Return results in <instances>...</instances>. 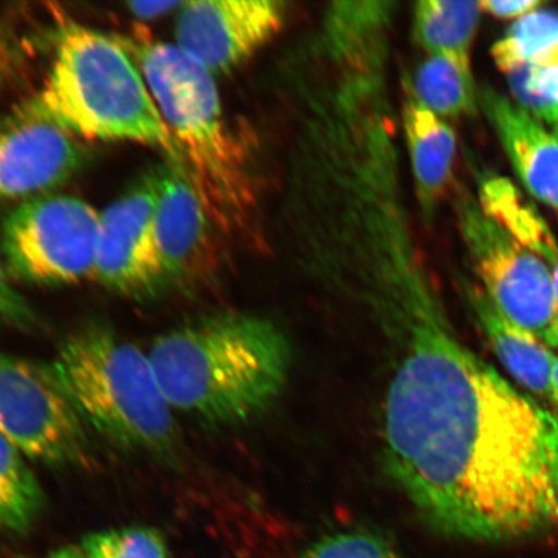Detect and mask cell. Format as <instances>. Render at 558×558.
<instances>
[{"label": "cell", "mask_w": 558, "mask_h": 558, "mask_svg": "<svg viewBox=\"0 0 558 558\" xmlns=\"http://www.w3.org/2000/svg\"><path fill=\"white\" fill-rule=\"evenodd\" d=\"M399 353L383 451L421 518L451 538L520 543L558 534V418L453 331L430 271L367 300Z\"/></svg>", "instance_id": "6da1fadb"}, {"label": "cell", "mask_w": 558, "mask_h": 558, "mask_svg": "<svg viewBox=\"0 0 558 558\" xmlns=\"http://www.w3.org/2000/svg\"><path fill=\"white\" fill-rule=\"evenodd\" d=\"M172 409L213 427L243 424L283 393L291 345L268 318L208 314L160 333L148 352Z\"/></svg>", "instance_id": "7a4b0ae2"}, {"label": "cell", "mask_w": 558, "mask_h": 558, "mask_svg": "<svg viewBox=\"0 0 558 558\" xmlns=\"http://www.w3.org/2000/svg\"><path fill=\"white\" fill-rule=\"evenodd\" d=\"M118 38L142 70L181 166L215 226L226 235H253L259 225V186L247 149L228 124L216 76L174 45Z\"/></svg>", "instance_id": "3957f363"}, {"label": "cell", "mask_w": 558, "mask_h": 558, "mask_svg": "<svg viewBox=\"0 0 558 558\" xmlns=\"http://www.w3.org/2000/svg\"><path fill=\"white\" fill-rule=\"evenodd\" d=\"M56 41L50 73L21 113L75 137L148 145L181 165L142 70L120 38L69 24Z\"/></svg>", "instance_id": "277c9868"}, {"label": "cell", "mask_w": 558, "mask_h": 558, "mask_svg": "<svg viewBox=\"0 0 558 558\" xmlns=\"http://www.w3.org/2000/svg\"><path fill=\"white\" fill-rule=\"evenodd\" d=\"M50 366L86 427L125 450L178 456L174 410L148 353L110 327L89 324L62 341Z\"/></svg>", "instance_id": "5b68a950"}, {"label": "cell", "mask_w": 558, "mask_h": 558, "mask_svg": "<svg viewBox=\"0 0 558 558\" xmlns=\"http://www.w3.org/2000/svg\"><path fill=\"white\" fill-rule=\"evenodd\" d=\"M456 215L485 295L504 316L558 351V303L546 264L488 215L471 192L457 194Z\"/></svg>", "instance_id": "8992f818"}, {"label": "cell", "mask_w": 558, "mask_h": 558, "mask_svg": "<svg viewBox=\"0 0 558 558\" xmlns=\"http://www.w3.org/2000/svg\"><path fill=\"white\" fill-rule=\"evenodd\" d=\"M100 213L73 195H39L5 216L2 247L9 275L37 284L94 277Z\"/></svg>", "instance_id": "52a82bcc"}, {"label": "cell", "mask_w": 558, "mask_h": 558, "mask_svg": "<svg viewBox=\"0 0 558 558\" xmlns=\"http://www.w3.org/2000/svg\"><path fill=\"white\" fill-rule=\"evenodd\" d=\"M0 430L26 458L51 466L87 462L86 425L50 365L0 351Z\"/></svg>", "instance_id": "ba28073f"}, {"label": "cell", "mask_w": 558, "mask_h": 558, "mask_svg": "<svg viewBox=\"0 0 558 558\" xmlns=\"http://www.w3.org/2000/svg\"><path fill=\"white\" fill-rule=\"evenodd\" d=\"M158 167L146 171L100 214L94 278L135 298L155 296L167 279L156 241Z\"/></svg>", "instance_id": "9c48e42d"}, {"label": "cell", "mask_w": 558, "mask_h": 558, "mask_svg": "<svg viewBox=\"0 0 558 558\" xmlns=\"http://www.w3.org/2000/svg\"><path fill=\"white\" fill-rule=\"evenodd\" d=\"M289 3L282 0H194L179 11V50L215 76L229 74L282 32Z\"/></svg>", "instance_id": "30bf717a"}, {"label": "cell", "mask_w": 558, "mask_h": 558, "mask_svg": "<svg viewBox=\"0 0 558 558\" xmlns=\"http://www.w3.org/2000/svg\"><path fill=\"white\" fill-rule=\"evenodd\" d=\"M157 167L155 228L167 284L197 289L211 282L221 269L220 230L184 167L169 159Z\"/></svg>", "instance_id": "8fae6325"}, {"label": "cell", "mask_w": 558, "mask_h": 558, "mask_svg": "<svg viewBox=\"0 0 558 558\" xmlns=\"http://www.w3.org/2000/svg\"><path fill=\"white\" fill-rule=\"evenodd\" d=\"M89 153L78 137L16 110L0 118V199H32L83 170Z\"/></svg>", "instance_id": "7c38bea8"}, {"label": "cell", "mask_w": 558, "mask_h": 558, "mask_svg": "<svg viewBox=\"0 0 558 558\" xmlns=\"http://www.w3.org/2000/svg\"><path fill=\"white\" fill-rule=\"evenodd\" d=\"M478 105L527 192L558 209V140L499 90L483 86Z\"/></svg>", "instance_id": "4fadbf2b"}, {"label": "cell", "mask_w": 558, "mask_h": 558, "mask_svg": "<svg viewBox=\"0 0 558 558\" xmlns=\"http://www.w3.org/2000/svg\"><path fill=\"white\" fill-rule=\"evenodd\" d=\"M402 83L401 135L407 146L418 213L423 222L432 226L452 179L458 138L448 121L425 108L411 93L408 83Z\"/></svg>", "instance_id": "5bb4252c"}, {"label": "cell", "mask_w": 558, "mask_h": 558, "mask_svg": "<svg viewBox=\"0 0 558 558\" xmlns=\"http://www.w3.org/2000/svg\"><path fill=\"white\" fill-rule=\"evenodd\" d=\"M464 292L480 330L501 365L523 388L548 401L554 349L504 316L478 284H464Z\"/></svg>", "instance_id": "9a60e30c"}, {"label": "cell", "mask_w": 558, "mask_h": 558, "mask_svg": "<svg viewBox=\"0 0 558 558\" xmlns=\"http://www.w3.org/2000/svg\"><path fill=\"white\" fill-rule=\"evenodd\" d=\"M476 197L488 215L546 264L558 303V242L538 209L511 181L498 174L480 178Z\"/></svg>", "instance_id": "2e32d148"}, {"label": "cell", "mask_w": 558, "mask_h": 558, "mask_svg": "<svg viewBox=\"0 0 558 558\" xmlns=\"http://www.w3.org/2000/svg\"><path fill=\"white\" fill-rule=\"evenodd\" d=\"M403 81L425 108L444 120L472 116L480 107L471 64L452 56L425 54L414 76Z\"/></svg>", "instance_id": "e0dca14e"}, {"label": "cell", "mask_w": 558, "mask_h": 558, "mask_svg": "<svg viewBox=\"0 0 558 558\" xmlns=\"http://www.w3.org/2000/svg\"><path fill=\"white\" fill-rule=\"evenodd\" d=\"M481 12L478 2L422 0L413 11L415 44L425 54H449L471 64Z\"/></svg>", "instance_id": "ac0fdd59"}, {"label": "cell", "mask_w": 558, "mask_h": 558, "mask_svg": "<svg viewBox=\"0 0 558 558\" xmlns=\"http://www.w3.org/2000/svg\"><path fill=\"white\" fill-rule=\"evenodd\" d=\"M25 456L0 430V527L23 534L44 511V488Z\"/></svg>", "instance_id": "d6986e66"}, {"label": "cell", "mask_w": 558, "mask_h": 558, "mask_svg": "<svg viewBox=\"0 0 558 558\" xmlns=\"http://www.w3.org/2000/svg\"><path fill=\"white\" fill-rule=\"evenodd\" d=\"M495 65L506 75L523 66L558 62V11L536 10L515 20L492 47Z\"/></svg>", "instance_id": "ffe728a7"}, {"label": "cell", "mask_w": 558, "mask_h": 558, "mask_svg": "<svg viewBox=\"0 0 558 558\" xmlns=\"http://www.w3.org/2000/svg\"><path fill=\"white\" fill-rule=\"evenodd\" d=\"M87 558H171L165 536L148 526H124L90 533L82 542Z\"/></svg>", "instance_id": "44dd1931"}, {"label": "cell", "mask_w": 558, "mask_h": 558, "mask_svg": "<svg viewBox=\"0 0 558 558\" xmlns=\"http://www.w3.org/2000/svg\"><path fill=\"white\" fill-rule=\"evenodd\" d=\"M507 80L513 101L529 114L549 125L558 120V62L515 69Z\"/></svg>", "instance_id": "7402d4cb"}, {"label": "cell", "mask_w": 558, "mask_h": 558, "mask_svg": "<svg viewBox=\"0 0 558 558\" xmlns=\"http://www.w3.org/2000/svg\"><path fill=\"white\" fill-rule=\"evenodd\" d=\"M299 558H403L386 536L367 529H345L310 544Z\"/></svg>", "instance_id": "603a6c76"}, {"label": "cell", "mask_w": 558, "mask_h": 558, "mask_svg": "<svg viewBox=\"0 0 558 558\" xmlns=\"http://www.w3.org/2000/svg\"><path fill=\"white\" fill-rule=\"evenodd\" d=\"M35 324V312L27 300L13 288L9 271L0 259V325L29 329Z\"/></svg>", "instance_id": "cb8c5ba5"}, {"label": "cell", "mask_w": 558, "mask_h": 558, "mask_svg": "<svg viewBox=\"0 0 558 558\" xmlns=\"http://www.w3.org/2000/svg\"><path fill=\"white\" fill-rule=\"evenodd\" d=\"M480 9L488 15L500 20H519L529 15L543 5L542 0H484L478 2Z\"/></svg>", "instance_id": "d4e9b609"}, {"label": "cell", "mask_w": 558, "mask_h": 558, "mask_svg": "<svg viewBox=\"0 0 558 558\" xmlns=\"http://www.w3.org/2000/svg\"><path fill=\"white\" fill-rule=\"evenodd\" d=\"M185 2H132L130 11L140 19H156L173 10H181Z\"/></svg>", "instance_id": "484cf974"}, {"label": "cell", "mask_w": 558, "mask_h": 558, "mask_svg": "<svg viewBox=\"0 0 558 558\" xmlns=\"http://www.w3.org/2000/svg\"><path fill=\"white\" fill-rule=\"evenodd\" d=\"M553 373H550L548 401L553 404L558 418V351H555Z\"/></svg>", "instance_id": "4316f807"}, {"label": "cell", "mask_w": 558, "mask_h": 558, "mask_svg": "<svg viewBox=\"0 0 558 558\" xmlns=\"http://www.w3.org/2000/svg\"><path fill=\"white\" fill-rule=\"evenodd\" d=\"M47 558H87L83 550L74 547H62L53 550Z\"/></svg>", "instance_id": "83f0119b"}, {"label": "cell", "mask_w": 558, "mask_h": 558, "mask_svg": "<svg viewBox=\"0 0 558 558\" xmlns=\"http://www.w3.org/2000/svg\"><path fill=\"white\" fill-rule=\"evenodd\" d=\"M550 132H553V135L558 140V120L554 123V124H550Z\"/></svg>", "instance_id": "f1b7e54d"}]
</instances>
